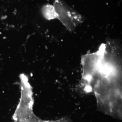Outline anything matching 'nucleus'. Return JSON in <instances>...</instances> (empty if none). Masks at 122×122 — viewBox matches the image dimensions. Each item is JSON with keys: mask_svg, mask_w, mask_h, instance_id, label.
I'll return each instance as SVG.
<instances>
[{"mask_svg": "<svg viewBox=\"0 0 122 122\" xmlns=\"http://www.w3.org/2000/svg\"><path fill=\"white\" fill-rule=\"evenodd\" d=\"M57 19L70 32H73L83 21L82 16L63 0H54L53 5Z\"/></svg>", "mask_w": 122, "mask_h": 122, "instance_id": "f257e3e1", "label": "nucleus"}, {"mask_svg": "<svg viewBox=\"0 0 122 122\" xmlns=\"http://www.w3.org/2000/svg\"><path fill=\"white\" fill-rule=\"evenodd\" d=\"M106 47V44H102L96 52L86 54L82 56L81 84L83 87L89 82L102 60Z\"/></svg>", "mask_w": 122, "mask_h": 122, "instance_id": "f03ea898", "label": "nucleus"}, {"mask_svg": "<svg viewBox=\"0 0 122 122\" xmlns=\"http://www.w3.org/2000/svg\"><path fill=\"white\" fill-rule=\"evenodd\" d=\"M42 15L46 20H50L57 19V15L53 5L46 4L42 7Z\"/></svg>", "mask_w": 122, "mask_h": 122, "instance_id": "7ed1b4c3", "label": "nucleus"}, {"mask_svg": "<svg viewBox=\"0 0 122 122\" xmlns=\"http://www.w3.org/2000/svg\"><path fill=\"white\" fill-rule=\"evenodd\" d=\"M15 122H18V121H15Z\"/></svg>", "mask_w": 122, "mask_h": 122, "instance_id": "20e7f679", "label": "nucleus"}]
</instances>
